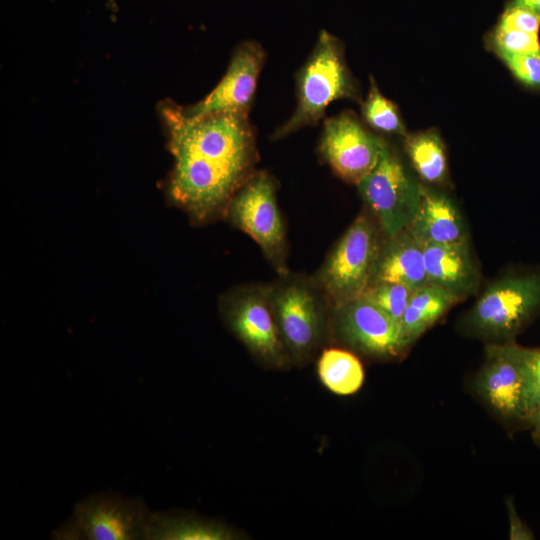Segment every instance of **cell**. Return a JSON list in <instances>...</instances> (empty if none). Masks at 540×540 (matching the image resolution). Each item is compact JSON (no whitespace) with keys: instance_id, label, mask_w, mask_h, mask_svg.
<instances>
[{"instance_id":"9a60e30c","label":"cell","mask_w":540,"mask_h":540,"mask_svg":"<svg viewBox=\"0 0 540 540\" xmlns=\"http://www.w3.org/2000/svg\"><path fill=\"white\" fill-rule=\"evenodd\" d=\"M377 282L400 283L413 291L428 285L423 244L408 227L384 237L369 284Z\"/></svg>"},{"instance_id":"5bb4252c","label":"cell","mask_w":540,"mask_h":540,"mask_svg":"<svg viewBox=\"0 0 540 540\" xmlns=\"http://www.w3.org/2000/svg\"><path fill=\"white\" fill-rule=\"evenodd\" d=\"M424 262L429 285L439 287L459 302L475 294L481 272L469 241L453 244H424Z\"/></svg>"},{"instance_id":"e0dca14e","label":"cell","mask_w":540,"mask_h":540,"mask_svg":"<svg viewBox=\"0 0 540 540\" xmlns=\"http://www.w3.org/2000/svg\"><path fill=\"white\" fill-rule=\"evenodd\" d=\"M237 535L220 522L175 511L150 513L142 539L149 540H229Z\"/></svg>"},{"instance_id":"ffe728a7","label":"cell","mask_w":540,"mask_h":540,"mask_svg":"<svg viewBox=\"0 0 540 540\" xmlns=\"http://www.w3.org/2000/svg\"><path fill=\"white\" fill-rule=\"evenodd\" d=\"M321 383L332 393L347 396L356 393L364 383L365 373L357 354L339 347L322 351L317 363Z\"/></svg>"},{"instance_id":"cb8c5ba5","label":"cell","mask_w":540,"mask_h":540,"mask_svg":"<svg viewBox=\"0 0 540 540\" xmlns=\"http://www.w3.org/2000/svg\"><path fill=\"white\" fill-rule=\"evenodd\" d=\"M487 45L499 58L540 52L538 35L498 25L488 35Z\"/></svg>"},{"instance_id":"6da1fadb","label":"cell","mask_w":540,"mask_h":540,"mask_svg":"<svg viewBox=\"0 0 540 540\" xmlns=\"http://www.w3.org/2000/svg\"><path fill=\"white\" fill-rule=\"evenodd\" d=\"M164 114L175 160L169 189L173 201L196 222L225 214L255 172V136L247 115L192 117L177 107H167Z\"/></svg>"},{"instance_id":"277c9868","label":"cell","mask_w":540,"mask_h":540,"mask_svg":"<svg viewBox=\"0 0 540 540\" xmlns=\"http://www.w3.org/2000/svg\"><path fill=\"white\" fill-rule=\"evenodd\" d=\"M340 99L360 100V94L347 67L343 45L334 35L322 30L297 74L296 110L273 133L272 139L279 140L317 124L328 105Z\"/></svg>"},{"instance_id":"8fae6325","label":"cell","mask_w":540,"mask_h":540,"mask_svg":"<svg viewBox=\"0 0 540 540\" xmlns=\"http://www.w3.org/2000/svg\"><path fill=\"white\" fill-rule=\"evenodd\" d=\"M513 343V342H512ZM512 343H486L484 361L471 387L479 401L508 430L529 429L522 375Z\"/></svg>"},{"instance_id":"9c48e42d","label":"cell","mask_w":540,"mask_h":540,"mask_svg":"<svg viewBox=\"0 0 540 540\" xmlns=\"http://www.w3.org/2000/svg\"><path fill=\"white\" fill-rule=\"evenodd\" d=\"M366 209L386 237L406 229L421 199L422 184L407 171L397 153L385 143L375 167L358 183Z\"/></svg>"},{"instance_id":"3957f363","label":"cell","mask_w":540,"mask_h":540,"mask_svg":"<svg viewBox=\"0 0 540 540\" xmlns=\"http://www.w3.org/2000/svg\"><path fill=\"white\" fill-rule=\"evenodd\" d=\"M269 284L270 302L291 362L303 364L330 338L331 304L313 277L287 272Z\"/></svg>"},{"instance_id":"ba28073f","label":"cell","mask_w":540,"mask_h":540,"mask_svg":"<svg viewBox=\"0 0 540 540\" xmlns=\"http://www.w3.org/2000/svg\"><path fill=\"white\" fill-rule=\"evenodd\" d=\"M225 214L256 242L279 275L289 272L286 230L277 203L276 184L269 173L255 171L232 197Z\"/></svg>"},{"instance_id":"5b68a950","label":"cell","mask_w":540,"mask_h":540,"mask_svg":"<svg viewBox=\"0 0 540 540\" xmlns=\"http://www.w3.org/2000/svg\"><path fill=\"white\" fill-rule=\"evenodd\" d=\"M385 235L365 208L353 220L313 277L332 307L363 294Z\"/></svg>"},{"instance_id":"83f0119b","label":"cell","mask_w":540,"mask_h":540,"mask_svg":"<svg viewBox=\"0 0 540 540\" xmlns=\"http://www.w3.org/2000/svg\"><path fill=\"white\" fill-rule=\"evenodd\" d=\"M507 6L527 8L540 15V0H510Z\"/></svg>"},{"instance_id":"4316f807","label":"cell","mask_w":540,"mask_h":540,"mask_svg":"<svg viewBox=\"0 0 540 540\" xmlns=\"http://www.w3.org/2000/svg\"><path fill=\"white\" fill-rule=\"evenodd\" d=\"M529 429L534 443L540 449V400L531 415Z\"/></svg>"},{"instance_id":"7a4b0ae2","label":"cell","mask_w":540,"mask_h":540,"mask_svg":"<svg viewBox=\"0 0 540 540\" xmlns=\"http://www.w3.org/2000/svg\"><path fill=\"white\" fill-rule=\"evenodd\" d=\"M539 315L540 268L512 270L485 287L458 329L485 344L512 343Z\"/></svg>"},{"instance_id":"d6986e66","label":"cell","mask_w":540,"mask_h":540,"mask_svg":"<svg viewBox=\"0 0 540 540\" xmlns=\"http://www.w3.org/2000/svg\"><path fill=\"white\" fill-rule=\"evenodd\" d=\"M405 152L418 176L424 182L442 185L448 179V161L444 142L433 129L407 134Z\"/></svg>"},{"instance_id":"603a6c76","label":"cell","mask_w":540,"mask_h":540,"mask_svg":"<svg viewBox=\"0 0 540 540\" xmlns=\"http://www.w3.org/2000/svg\"><path fill=\"white\" fill-rule=\"evenodd\" d=\"M413 292L411 288L400 283L377 282L369 284L362 296L400 323Z\"/></svg>"},{"instance_id":"4fadbf2b","label":"cell","mask_w":540,"mask_h":540,"mask_svg":"<svg viewBox=\"0 0 540 540\" xmlns=\"http://www.w3.org/2000/svg\"><path fill=\"white\" fill-rule=\"evenodd\" d=\"M264 60L265 53L259 43L240 44L218 85L202 101L184 110L185 113L192 117L216 113L248 115Z\"/></svg>"},{"instance_id":"52a82bcc","label":"cell","mask_w":540,"mask_h":540,"mask_svg":"<svg viewBox=\"0 0 540 540\" xmlns=\"http://www.w3.org/2000/svg\"><path fill=\"white\" fill-rule=\"evenodd\" d=\"M229 329L262 365L284 369L291 363L273 314L269 285L246 284L230 291L221 303Z\"/></svg>"},{"instance_id":"44dd1931","label":"cell","mask_w":540,"mask_h":540,"mask_svg":"<svg viewBox=\"0 0 540 540\" xmlns=\"http://www.w3.org/2000/svg\"><path fill=\"white\" fill-rule=\"evenodd\" d=\"M362 116L376 131L405 137L407 135L398 107L378 89L370 77L369 93L361 105Z\"/></svg>"},{"instance_id":"d4e9b609","label":"cell","mask_w":540,"mask_h":540,"mask_svg":"<svg viewBox=\"0 0 540 540\" xmlns=\"http://www.w3.org/2000/svg\"><path fill=\"white\" fill-rule=\"evenodd\" d=\"M514 78L527 89L540 91V52L500 58Z\"/></svg>"},{"instance_id":"ac0fdd59","label":"cell","mask_w":540,"mask_h":540,"mask_svg":"<svg viewBox=\"0 0 540 540\" xmlns=\"http://www.w3.org/2000/svg\"><path fill=\"white\" fill-rule=\"evenodd\" d=\"M458 303H460L458 299L439 287L428 284L416 289L400 320L404 337L414 345L427 330Z\"/></svg>"},{"instance_id":"7402d4cb","label":"cell","mask_w":540,"mask_h":540,"mask_svg":"<svg viewBox=\"0 0 540 540\" xmlns=\"http://www.w3.org/2000/svg\"><path fill=\"white\" fill-rule=\"evenodd\" d=\"M512 351L522 375L524 402L530 420L540 400V347H523L513 342Z\"/></svg>"},{"instance_id":"484cf974","label":"cell","mask_w":540,"mask_h":540,"mask_svg":"<svg viewBox=\"0 0 540 540\" xmlns=\"http://www.w3.org/2000/svg\"><path fill=\"white\" fill-rule=\"evenodd\" d=\"M498 26L538 35L540 29V15L523 7L506 6Z\"/></svg>"},{"instance_id":"8992f818","label":"cell","mask_w":540,"mask_h":540,"mask_svg":"<svg viewBox=\"0 0 540 540\" xmlns=\"http://www.w3.org/2000/svg\"><path fill=\"white\" fill-rule=\"evenodd\" d=\"M330 338L355 354L377 361L403 359L413 346L400 323L364 296L332 307Z\"/></svg>"},{"instance_id":"7c38bea8","label":"cell","mask_w":540,"mask_h":540,"mask_svg":"<svg viewBox=\"0 0 540 540\" xmlns=\"http://www.w3.org/2000/svg\"><path fill=\"white\" fill-rule=\"evenodd\" d=\"M385 143L345 111L325 121L319 152L336 175L357 185L375 167Z\"/></svg>"},{"instance_id":"2e32d148","label":"cell","mask_w":540,"mask_h":540,"mask_svg":"<svg viewBox=\"0 0 540 540\" xmlns=\"http://www.w3.org/2000/svg\"><path fill=\"white\" fill-rule=\"evenodd\" d=\"M408 229L423 245L469 241L464 220L453 201L423 185L419 206Z\"/></svg>"},{"instance_id":"30bf717a","label":"cell","mask_w":540,"mask_h":540,"mask_svg":"<svg viewBox=\"0 0 540 540\" xmlns=\"http://www.w3.org/2000/svg\"><path fill=\"white\" fill-rule=\"evenodd\" d=\"M150 512L140 498L101 492L80 500L72 517L54 533L58 539H142Z\"/></svg>"}]
</instances>
